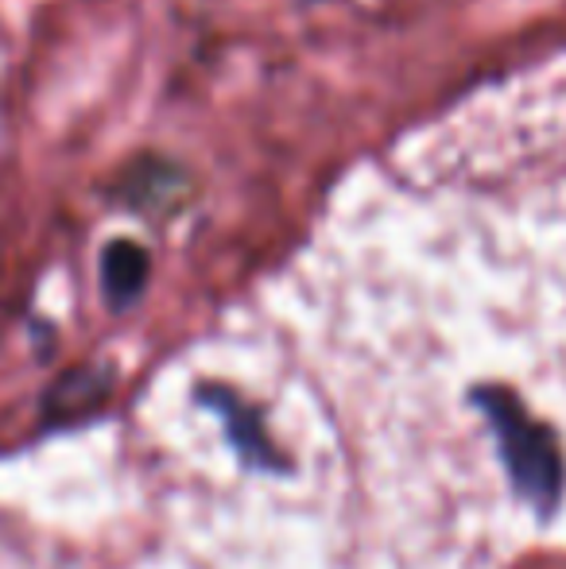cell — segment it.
Masks as SVG:
<instances>
[{"label":"cell","instance_id":"obj_3","mask_svg":"<svg viewBox=\"0 0 566 569\" xmlns=\"http://www.w3.org/2000/svg\"><path fill=\"white\" fill-rule=\"evenodd\" d=\"M148 283V252L137 240H113L101 256V291L113 310L132 307Z\"/></svg>","mask_w":566,"mask_h":569},{"label":"cell","instance_id":"obj_5","mask_svg":"<svg viewBox=\"0 0 566 569\" xmlns=\"http://www.w3.org/2000/svg\"><path fill=\"white\" fill-rule=\"evenodd\" d=\"M106 396V380H98V372H70L62 383H54L51 391V407L59 411H70V407H86L90 399Z\"/></svg>","mask_w":566,"mask_h":569},{"label":"cell","instance_id":"obj_1","mask_svg":"<svg viewBox=\"0 0 566 569\" xmlns=\"http://www.w3.org/2000/svg\"><path fill=\"white\" fill-rule=\"evenodd\" d=\"M474 403L481 407L493 435H497L500 457H505V469H508V477H513L516 492L536 511L552 516L563 496V480H566L563 450H559V442H555V435L544 422L528 419V411H524L513 391L481 388L474 396Z\"/></svg>","mask_w":566,"mask_h":569},{"label":"cell","instance_id":"obj_2","mask_svg":"<svg viewBox=\"0 0 566 569\" xmlns=\"http://www.w3.org/2000/svg\"><path fill=\"white\" fill-rule=\"evenodd\" d=\"M125 198L148 213H167L187 198V174L163 159H143L125 171Z\"/></svg>","mask_w":566,"mask_h":569},{"label":"cell","instance_id":"obj_4","mask_svg":"<svg viewBox=\"0 0 566 569\" xmlns=\"http://www.w3.org/2000/svg\"><path fill=\"white\" fill-rule=\"evenodd\" d=\"M210 403H218V411L229 419L226 427H229V435H234V442H237V450H241V457H249L252 465H268V469H272L276 457H268L272 450H268V442H265V435H260L252 411H245L241 403H234V399H226V396H210Z\"/></svg>","mask_w":566,"mask_h":569}]
</instances>
